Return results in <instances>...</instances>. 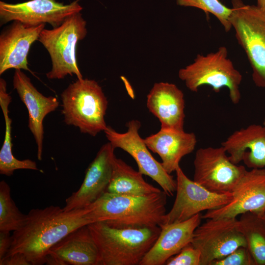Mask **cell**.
<instances>
[{
    "mask_svg": "<svg viewBox=\"0 0 265 265\" xmlns=\"http://www.w3.org/2000/svg\"><path fill=\"white\" fill-rule=\"evenodd\" d=\"M88 212L87 207L66 211L53 205L31 209L23 225L13 232L11 246L5 256L21 253L31 265L46 264L53 245L76 229L93 223Z\"/></svg>",
    "mask_w": 265,
    "mask_h": 265,
    "instance_id": "6da1fadb",
    "label": "cell"
},
{
    "mask_svg": "<svg viewBox=\"0 0 265 265\" xmlns=\"http://www.w3.org/2000/svg\"><path fill=\"white\" fill-rule=\"evenodd\" d=\"M227 154L222 146L198 149L193 162V181L213 192H232L246 169L233 163Z\"/></svg>",
    "mask_w": 265,
    "mask_h": 265,
    "instance_id": "ba28073f",
    "label": "cell"
},
{
    "mask_svg": "<svg viewBox=\"0 0 265 265\" xmlns=\"http://www.w3.org/2000/svg\"><path fill=\"white\" fill-rule=\"evenodd\" d=\"M146 105L159 121L161 128L184 130V94L175 84L155 83L147 95Z\"/></svg>",
    "mask_w": 265,
    "mask_h": 265,
    "instance_id": "d6986e66",
    "label": "cell"
},
{
    "mask_svg": "<svg viewBox=\"0 0 265 265\" xmlns=\"http://www.w3.org/2000/svg\"><path fill=\"white\" fill-rule=\"evenodd\" d=\"M87 34L86 22L80 12L68 17L59 26L44 29L38 41L47 50L52 61L51 70L47 73L50 80H60L75 75L83 78L78 65L76 49L79 41Z\"/></svg>",
    "mask_w": 265,
    "mask_h": 265,
    "instance_id": "8992f818",
    "label": "cell"
},
{
    "mask_svg": "<svg viewBox=\"0 0 265 265\" xmlns=\"http://www.w3.org/2000/svg\"><path fill=\"white\" fill-rule=\"evenodd\" d=\"M178 5L194 7L204 11L207 14L213 15L228 32L232 28L230 22L232 8H229L219 0H176Z\"/></svg>",
    "mask_w": 265,
    "mask_h": 265,
    "instance_id": "484cf974",
    "label": "cell"
},
{
    "mask_svg": "<svg viewBox=\"0 0 265 265\" xmlns=\"http://www.w3.org/2000/svg\"><path fill=\"white\" fill-rule=\"evenodd\" d=\"M79 0L67 4L56 0H30L15 4L0 1V25L18 21L27 26L48 23L55 27L69 16L80 12L82 7Z\"/></svg>",
    "mask_w": 265,
    "mask_h": 265,
    "instance_id": "7c38bea8",
    "label": "cell"
},
{
    "mask_svg": "<svg viewBox=\"0 0 265 265\" xmlns=\"http://www.w3.org/2000/svg\"><path fill=\"white\" fill-rule=\"evenodd\" d=\"M238 220L256 265H265V222L263 214L247 212L241 214Z\"/></svg>",
    "mask_w": 265,
    "mask_h": 265,
    "instance_id": "cb8c5ba5",
    "label": "cell"
},
{
    "mask_svg": "<svg viewBox=\"0 0 265 265\" xmlns=\"http://www.w3.org/2000/svg\"><path fill=\"white\" fill-rule=\"evenodd\" d=\"M12 244V236L10 232L0 231V260L4 258Z\"/></svg>",
    "mask_w": 265,
    "mask_h": 265,
    "instance_id": "f546056e",
    "label": "cell"
},
{
    "mask_svg": "<svg viewBox=\"0 0 265 265\" xmlns=\"http://www.w3.org/2000/svg\"><path fill=\"white\" fill-rule=\"evenodd\" d=\"M167 196L164 191L141 196L106 192L86 207L88 215L93 222L103 221L114 227H160Z\"/></svg>",
    "mask_w": 265,
    "mask_h": 265,
    "instance_id": "7a4b0ae2",
    "label": "cell"
},
{
    "mask_svg": "<svg viewBox=\"0 0 265 265\" xmlns=\"http://www.w3.org/2000/svg\"><path fill=\"white\" fill-rule=\"evenodd\" d=\"M99 251V265H138L158 238L161 228L114 227L103 221L87 225Z\"/></svg>",
    "mask_w": 265,
    "mask_h": 265,
    "instance_id": "3957f363",
    "label": "cell"
},
{
    "mask_svg": "<svg viewBox=\"0 0 265 265\" xmlns=\"http://www.w3.org/2000/svg\"><path fill=\"white\" fill-rule=\"evenodd\" d=\"M144 141L149 150L159 155L163 167L170 174L180 166L184 156L194 151L197 142L193 132L164 128Z\"/></svg>",
    "mask_w": 265,
    "mask_h": 265,
    "instance_id": "ffe728a7",
    "label": "cell"
},
{
    "mask_svg": "<svg viewBox=\"0 0 265 265\" xmlns=\"http://www.w3.org/2000/svg\"><path fill=\"white\" fill-rule=\"evenodd\" d=\"M257 5L264 9H265V0H257Z\"/></svg>",
    "mask_w": 265,
    "mask_h": 265,
    "instance_id": "4dcf8cb0",
    "label": "cell"
},
{
    "mask_svg": "<svg viewBox=\"0 0 265 265\" xmlns=\"http://www.w3.org/2000/svg\"><path fill=\"white\" fill-rule=\"evenodd\" d=\"M231 161L251 169H265V127L250 125L235 131L221 143Z\"/></svg>",
    "mask_w": 265,
    "mask_h": 265,
    "instance_id": "ac0fdd59",
    "label": "cell"
},
{
    "mask_svg": "<svg viewBox=\"0 0 265 265\" xmlns=\"http://www.w3.org/2000/svg\"><path fill=\"white\" fill-rule=\"evenodd\" d=\"M127 130L120 133L109 126L104 131L106 137L113 147L120 148L130 154L136 161L138 171L156 182L169 196L176 190V180L168 173L161 163L158 161L149 151L144 139L139 133L141 123L132 120L126 124Z\"/></svg>",
    "mask_w": 265,
    "mask_h": 265,
    "instance_id": "9c48e42d",
    "label": "cell"
},
{
    "mask_svg": "<svg viewBox=\"0 0 265 265\" xmlns=\"http://www.w3.org/2000/svg\"><path fill=\"white\" fill-rule=\"evenodd\" d=\"M26 214L22 213L11 195V189L4 180L0 182V231L10 232L24 223Z\"/></svg>",
    "mask_w": 265,
    "mask_h": 265,
    "instance_id": "d4e9b609",
    "label": "cell"
},
{
    "mask_svg": "<svg viewBox=\"0 0 265 265\" xmlns=\"http://www.w3.org/2000/svg\"><path fill=\"white\" fill-rule=\"evenodd\" d=\"M178 77L191 91L197 92L201 86L208 85L218 93L225 87L232 103L236 105L240 101L242 76L228 57L225 47L205 55L197 54L192 63L179 70Z\"/></svg>",
    "mask_w": 265,
    "mask_h": 265,
    "instance_id": "5b68a950",
    "label": "cell"
},
{
    "mask_svg": "<svg viewBox=\"0 0 265 265\" xmlns=\"http://www.w3.org/2000/svg\"><path fill=\"white\" fill-rule=\"evenodd\" d=\"M176 173V196L170 211L166 213L160 227L186 220L204 211L220 208L232 199V192L211 191L189 179L180 166Z\"/></svg>",
    "mask_w": 265,
    "mask_h": 265,
    "instance_id": "8fae6325",
    "label": "cell"
},
{
    "mask_svg": "<svg viewBox=\"0 0 265 265\" xmlns=\"http://www.w3.org/2000/svg\"><path fill=\"white\" fill-rule=\"evenodd\" d=\"M263 125L265 127V118H264V120L263 121Z\"/></svg>",
    "mask_w": 265,
    "mask_h": 265,
    "instance_id": "d6a6232c",
    "label": "cell"
},
{
    "mask_svg": "<svg viewBox=\"0 0 265 265\" xmlns=\"http://www.w3.org/2000/svg\"><path fill=\"white\" fill-rule=\"evenodd\" d=\"M44 27L45 24L30 26L13 21L3 29L0 35V75L11 69L30 71L27 54Z\"/></svg>",
    "mask_w": 265,
    "mask_h": 265,
    "instance_id": "2e32d148",
    "label": "cell"
},
{
    "mask_svg": "<svg viewBox=\"0 0 265 265\" xmlns=\"http://www.w3.org/2000/svg\"><path fill=\"white\" fill-rule=\"evenodd\" d=\"M263 217L265 222V212L263 214Z\"/></svg>",
    "mask_w": 265,
    "mask_h": 265,
    "instance_id": "1f68e13d",
    "label": "cell"
},
{
    "mask_svg": "<svg viewBox=\"0 0 265 265\" xmlns=\"http://www.w3.org/2000/svg\"><path fill=\"white\" fill-rule=\"evenodd\" d=\"M166 265H201V253L192 243L183 248L177 254L170 257Z\"/></svg>",
    "mask_w": 265,
    "mask_h": 265,
    "instance_id": "4316f807",
    "label": "cell"
},
{
    "mask_svg": "<svg viewBox=\"0 0 265 265\" xmlns=\"http://www.w3.org/2000/svg\"><path fill=\"white\" fill-rule=\"evenodd\" d=\"M0 265H31L22 253H16L5 256L0 260Z\"/></svg>",
    "mask_w": 265,
    "mask_h": 265,
    "instance_id": "f1b7e54d",
    "label": "cell"
},
{
    "mask_svg": "<svg viewBox=\"0 0 265 265\" xmlns=\"http://www.w3.org/2000/svg\"><path fill=\"white\" fill-rule=\"evenodd\" d=\"M13 86L27 108L28 127L36 143L37 159L41 160L44 132L43 120L47 114L57 108L59 102L55 97H46L40 93L32 83L30 78L21 70H15Z\"/></svg>",
    "mask_w": 265,
    "mask_h": 265,
    "instance_id": "9a60e30c",
    "label": "cell"
},
{
    "mask_svg": "<svg viewBox=\"0 0 265 265\" xmlns=\"http://www.w3.org/2000/svg\"><path fill=\"white\" fill-rule=\"evenodd\" d=\"M211 265H256L246 246H240L226 257L213 261Z\"/></svg>",
    "mask_w": 265,
    "mask_h": 265,
    "instance_id": "83f0119b",
    "label": "cell"
},
{
    "mask_svg": "<svg viewBox=\"0 0 265 265\" xmlns=\"http://www.w3.org/2000/svg\"><path fill=\"white\" fill-rule=\"evenodd\" d=\"M232 199L225 206L207 211L202 219L237 218L252 212H265V169L246 170L233 191Z\"/></svg>",
    "mask_w": 265,
    "mask_h": 265,
    "instance_id": "4fadbf2b",
    "label": "cell"
},
{
    "mask_svg": "<svg viewBox=\"0 0 265 265\" xmlns=\"http://www.w3.org/2000/svg\"><path fill=\"white\" fill-rule=\"evenodd\" d=\"M114 150L109 142L101 147L87 167L79 189L66 199L64 211L86 207L106 191L113 171Z\"/></svg>",
    "mask_w": 265,
    "mask_h": 265,
    "instance_id": "5bb4252c",
    "label": "cell"
},
{
    "mask_svg": "<svg viewBox=\"0 0 265 265\" xmlns=\"http://www.w3.org/2000/svg\"><path fill=\"white\" fill-rule=\"evenodd\" d=\"M61 98L62 114L67 125L92 136L107 128L105 116L108 101L95 80L77 79L62 92Z\"/></svg>",
    "mask_w": 265,
    "mask_h": 265,
    "instance_id": "277c9868",
    "label": "cell"
},
{
    "mask_svg": "<svg viewBox=\"0 0 265 265\" xmlns=\"http://www.w3.org/2000/svg\"><path fill=\"white\" fill-rule=\"evenodd\" d=\"M12 98L7 92V84L2 78L0 79V106L4 116L5 131L4 141L0 151V174L8 177L18 169L40 170L35 161L29 159L19 160L12 151L11 119L9 116L8 106Z\"/></svg>",
    "mask_w": 265,
    "mask_h": 265,
    "instance_id": "603a6c76",
    "label": "cell"
},
{
    "mask_svg": "<svg viewBox=\"0 0 265 265\" xmlns=\"http://www.w3.org/2000/svg\"><path fill=\"white\" fill-rule=\"evenodd\" d=\"M65 265H99L97 246L87 225L69 233L49 251Z\"/></svg>",
    "mask_w": 265,
    "mask_h": 265,
    "instance_id": "44dd1931",
    "label": "cell"
},
{
    "mask_svg": "<svg viewBox=\"0 0 265 265\" xmlns=\"http://www.w3.org/2000/svg\"><path fill=\"white\" fill-rule=\"evenodd\" d=\"M161 190L146 182L143 174L115 157L111 178L107 192L132 196L158 193Z\"/></svg>",
    "mask_w": 265,
    "mask_h": 265,
    "instance_id": "7402d4cb",
    "label": "cell"
},
{
    "mask_svg": "<svg viewBox=\"0 0 265 265\" xmlns=\"http://www.w3.org/2000/svg\"><path fill=\"white\" fill-rule=\"evenodd\" d=\"M192 244L201 253V265H211L240 246H246L237 218H208L196 229Z\"/></svg>",
    "mask_w": 265,
    "mask_h": 265,
    "instance_id": "30bf717a",
    "label": "cell"
},
{
    "mask_svg": "<svg viewBox=\"0 0 265 265\" xmlns=\"http://www.w3.org/2000/svg\"><path fill=\"white\" fill-rule=\"evenodd\" d=\"M231 2L230 22L252 68V80L256 86L265 88V9L241 0Z\"/></svg>",
    "mask_w": 265,
    "mask_h": 265,
    "instance_id": "52a82bcc",
    "label": "cell"
},
{
    "mask_svg": "<svg viewBox=\"0 0 265 265\" xmlns=\"http://www.w3.org/2000/svg\"><path fill=\"white\" fill-rule=\"evenodd\" d=\"M201 213L180 222L162 226L156 242L139 265H163L192 241L194 232L201 224Z\"/></svg>",
    "mask_w": 265,
    "mask_h": 265,
    "instance_id": "e0dca14e",
    "label": "cell"
}]
</instances>
